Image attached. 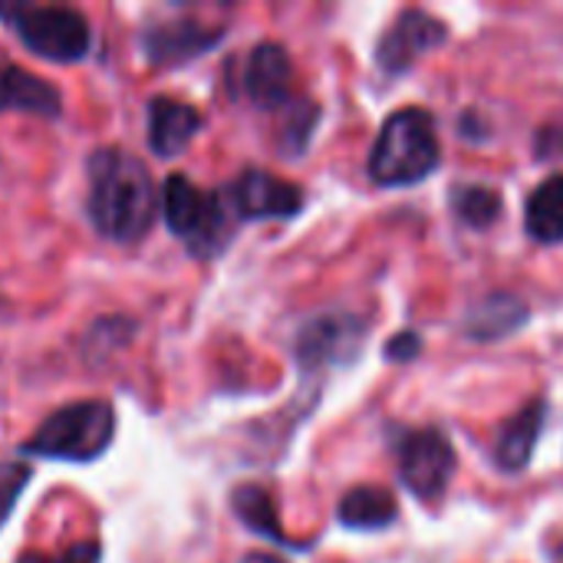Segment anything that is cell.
Listing matches in <instances>:
<instances>
[{
    "instance_id": "obj_13",
    "label": "cell",
    "mask_w": 563,
    "mask_h": 563,
    "mask_svg": "<svg viewBox=\"0 0 563 563\" xmlns=\"http://www.w3.org/2000/svg\"><path fill=\"white\" fill-rule=\"evenodd\" d=\"M544 412H548L544 402H531L515 419H508V426L498 435V449H495V459L505 472H521L531 462L538 435L544 429Z\"/></svg>"
},
{
    "instance_id": "obj_7",
    "label": "cell",
    "mask_w": 563,
    "mask_h": 563,
    "mask_svg": "<svg viewBox=\"0 0 563 563\" xmlns=\"http://www.w3.org/2000/svg\"><path fill=\"white\" fill-rule=\"evenodd\" d=\"M442 43H445V23L442 20L429 16L426 10H406L396 16V23L379 40L376 59L386 73H402L419 56L432 53Z\"/></svg>"
},
{
    "instance_id": "obj_15",
    "label": "cell",
    "mask_w": 563,
    "mask_h": 563,
    "mask_svg": "<svg viewBox=\"0 0 563 563\" xmlns=\"http://www.w3.org/2000/svg\"><path fill=\"white\" fill-rule=\"evenodd\" d=\"M525 228L541 244L563 241V175H551L531 191L525 208Z\"/></svg>"
},
{
    "instance_id": "obj_14",
    "label": "cell",
    "mask_w": 563,
    "mask_h": 563,
    "mask_svg": "<svg viewBox=\"0 0 563 563\" xmlns=\"http://www.w3.org/2000/svg\"><path fill=\"white\" fill-rule=\"evenodd\" d=\"M399 508L396 498L386 488L376 485H360L343 495L340 501V521L353 531H379L396 521Z\"/></svg>"
},
{
    "instance_id": "obj_11",
    "label": "cell",
    "mask_w": 563,
    "mask_h": 563,
    "mask_svg": "<svg viewBox=\"0 0 563 563\" xmlns=\"http://www.w3.org/2000/svg\"><path fill=\"white\" fill-rule=\"evenodd\" d=\"M218 40H221V30H208L195 20L158 23L145 33V53L155 66H175V63H185V59L205 53Z\"/></svg>"
},
{
    "instance_id": "obj_10",
    "label": "cell",
    "mask_w": 563,
    "mask_h": 563,
    "mask_svg": "<svg viewBox=\"0 0 563 563\" xmlns=\"http://www.w3.org/2000/svg\"><path fill=\"white\" fill-rule=\"evenodd\" d=\"M198 129H201V115L195 106L168 96L148 102V148L158 158H175L178 152H185Z\"/></svg>"
},
{
    "instance_id": "obj_21",
    "label": "cell",
    "mask_w": 563,
    "mask_h": 563,
    "mask_svg": "<svg viewBox=\"0 0 563 563\" xmlns=\"http://www.w3.org/2000/svg\"><path fill=\"white\" fill-rule=\"evenodd\" d=\"M102 558V551H99V544L96 541H82V544H76V548H69L66 554H59V558H40V554H26V558H20V563H99Z\"/></svg>"
},
{
    "instance_id": "obj_8",
    "label": "cell",
    "mask_w": 563,
    "mask_h": 563,
    "mask_svg": "<svg viewBox=\"0 0 563 563\" xmlns=\"http://www.w3.org/2000/svg\"><path fill=\"white\" fill-rule=\"evenodd\" d=\"M231 205L241 218H290L300 211L303 195L284 178L251 168L231 185Z\"/></svg>"
},
{
    "instance_id": "obj_4",
    "label": "cell",
    "mask_w": 563,
    "mask_h": 563,
    "mask_svg": "<svg viewBox=\"0 0 563 563\" xmlns=\"http://www.w3.org/2000/svg\"><path fill=\"white\" fill-rule=\"evenodd\" d=\"M0 16L10 20L20 43L49 59L76 63L89 53V23L79 10L69 7H0Z\"/></svg>"
},
{
    "instance_id": "obj_3",
    "label": "cell",
    "mask_w": 563,
    "mask_h": 563,
    "mask_svg": "<svg viewBox=\"0 0 563 563\" xmlns=\"http://www.w3.org/2000/svg\"><path fill=\"white\" fill-rule=\"evenodd\" d=\"M115 435V412L102 399L69 402L56 409L23 445L26 455L59 459V462H92Z\"/></svg>"
},
{
    "instance_id": "obj_20",
    "label": "cell",
    "mask_w": 563,
    "mask_h": 563,
    "mask_svg": "<svg viewBox=\"0 0 563 563\" xmlns=\"http://www.w3.org/2000/svg\"><path fill=\"white\" fill-rule=\"evenodd\" d=\"M30 482V468L20 465V462H0V525L10 518L20 492L26 488Z\"/></svg>"
},
{
    "instance_id": "obj_17",
    "label": "cell",
    "mask_w": 563,
    "mask_h": 563,
    "mask_svg": "<svg viewBox=\"0 0 563 563\" xmlns=\"http://www.w3.org/2000/svg\"><path fill=\"white\" fill-rule=\"evenodd\" d=\"M231 505H234V515L257 534L277 541V544H287V534L280 531V518H277V508L271 501V495L257 485H244L231 495Z\"/></svg>"
},
{
    "instance_id": "obj_5",
    "label": "cell",
    "mask_w": 563,
    "mask_h": 563,
    "mask_svg": "<svg viewBox=\"0 0 563 563\" xmlns=\"http://www.w3.org/2000/svg\"><path fill=\"white\" fill-rule=\"evenodd\" d=\"M162 214L175 238H181L195 254L208 257L221 247L228 221L218 195L201 191L185 175H168L162 188Z\"/></svg>"
},
{
    "instance_id": "obj_12",
    "label": "cell",
    "mask_w": 563,
    "mask_h": 563,
    "mask_svg": "<svg viewBox=\"0 0 563 563\" xmlns=\"http://www.w3.org/2000/svg\"><path fill=\"white\" fill-rule=\"evenodd\" d=\"M3 109H20V112L43 115V119H56L63 109V99H59V89L49 86L46 79L13 63H0V112Z\"/></svg>"
},
{
    "instance_id": "obj_16",
    "label": "cell",
    "mask_w": 563,
    "mask_h": 563,
    "mask_svg": "<svg viewBox=\"0 0 563 563\" xmlns=\"http://www.w3.org/2000/svg\"><path fill=\"white\" fill-rule=\"evenodd\" d=\"M528 317L525 303L518 297H508V294H498V297H488L468 320V330L475 340H498L505 333H511L515 327H521Z\"/></svg>"
},
{
    "instance_id": "obj_2",
    "label": "cell",
    "mask_w": 563,
    "mask_h": 563,
    "mask_svg": "<svg viewBox=\"0 0 563 563\" xmlns=\"http://www.w3.org/2000/svg\"><path fill=\"white\" fill-rule=\"evenodd\" d=\"M439 165V132L426 109L393 112L373 145L369 178L386 188L416 185Z\"/></svg>"
},
{
    "instance_id": "obj_1",
    "label": "cell",
    "mask_w": 563,
    "mask_h": 563,
    "mask_svg": "<svg viewBox=\"0 0 563 563\" xmlns=\"http://www.w3.org/2000/svg\"><path fill=\"white\" fill-rule=\"evenodd\" d=\"M89 221L115 244H135L155 221V185L148 168L122 148L89 158Z\"/></svg>"
},
{
    "instance_id": "obj_9",
    "label": "cell",
    "mask_w": 563,
    "mask_h": 563,
    "mask_svg": "<svg viewBox=\"0 0 563 563\" xmlns=\"http://www.w3.org/2000/svg\"><path fill=\"white\" fill-rule=\"evenodd\" d=\"M290 56L280 43H261L254 46L244 73V89L254 106L261 109H277L290 96Z\"/></svg>"
},
{
    "instance_id": "obj_19",
    "label": "cell",
    "mask_w": 563,
    "mask_h": 563,
    "mask_svg": "<svg viewBox=\"0 0 563 563\" xmlns=\"http://www.w3.org/2000/svg\"><path fill=\"white\" fill-rule=\"evenodd\" d=\"M353 340V327L343 320H320L313 323L303 336H300V356L307 363H320V360H333L336 346H346Z\"/></svg>"
},
{
    "instance_id": "obj_18",
    "label": "cell",
    "mask_w": 563,
    "mask_h": 563,
    "mask_svg": "<svg viewBox=\"0 0 563 563\" xmlns=\"http://www.w3.org/2000/svg\"><path fill=\"white\" fill-rule=\"evenodd\" d=\"M455 214L472 228H488L501 214V195L488 185H465L452 195Z\"/></svg>"
},
{
    "instance_id": "obj_6",
    "label": "cell",
    "mask_w": 563,
    "mask_h": 563,
    "mask_svg": "<svg viewBox=\"0 0 563 563\" xmlns=\"http://www.w3.org/2000/svg\"><path fill=\"white\" fill-rule=\"evenodd\" d=\"M452 472H455V452H452V442L435 432V429H416V432H406L402 442H399V475L406 482V488L432 505L445 495L449 482H452Z\"/></svg>"
},
{
    "instance_id": "obj_22",
    "label": "cell",
    "mask_w": 563,
    "mask_h": 563,
    "mask_svg": "<svg viewBox=\"0 0 563 563\" xmlns=\"http://www.w3.org/2000/svg\"><path fill=\"white\" fill-rule=\"evenodd\" d=\"M419 336L416 333H399V336H393V343L386 346V356L389 360H412L416 353H419Z\"/></svg>"
}]
</instances>
